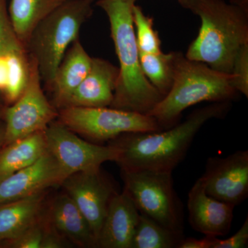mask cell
<instances>
[{
	"label": "cell",
	"mask_w": 248,
	"mask_h": 248,
	"mask_svg": "<svg viewBox=\"0 0 248 248\" xmlns=\"http://www.w3.org/2000/svg\"><path fill=\"white\" fill-rule=\"evenodd\" d=\"M230 108V102H215L193 111L171 128L124 134L112 143L120 150L117 163L122 169L172 172L185 158L200 129L208 121L224 117Z\"/></svg>",
	"instance_id": "cell-1"
},
{
	"label": "cell",
	"mask_w": 248,
	"mask_h": 248,
	"mask_svg": "<svg viewBox=\"0 0 248 248\" xmlns=\"http://www.w3.org/2000/svg\"><path fill=\"white\" fill-rule=\"evenodd\" d=\"M200 17L198 35L185 56L231 74L236 54L248 44V11L223 0H178Z\"/></svg>",
	"instance_id": "cell-2"
},
{
	"label": "cell",
	"mask_w": 248,
	"mask_h": 248,
	"mask_svg": "<svg viewBox=\"0 0 248 248\" xmlns=\"http://www.w3.org/2000/svg\"><path fill=\"white\" fill-rule=\"evenodd\" d=\"M136 0H98L107 14L120 62L119 78L110 107L148 115L164 96L143 75L133 21Z\"/></svg>",
	"instance_id": "cell-3"
},
{
	"label": "cell",
	"mask_w": 248,
	"mask_h": 248,
	"mask_svg": "<svg viewBox=\"0 0 248 248\" xmlns=\"http://www.w3.org/2000/svg\"><path fill=\"white\" fill-rule=\"evenodd\" d=\"M173 82L169 92L149 112L163 130L177 124L182 112L204 102H231L237 94L232 76L172 52Z\"/></svg>",
	"instance_id": "cell-4"
},
{
	"label": "cell",
	"mask_w": 248,
	"mask_h": 248,
	"mask_svg": "<svg viewBox=\"0 0 248 248\" xmlns=\"http://www.w3.org/2000/svg\"><path fill=\"white\" fill-rule=\"evenodd\" d=\"M94 1L70 0L42 19L31 32L25 48L48 90L62 59L92 16Z\"/></svg>",
	"instance_id": "cell-5"
},
{
	"label": "cell",
	"mask_w": 248,
	"mask_h": 248,
	"mask_svg": "<svg viewBox=\"0 0 248 248\" xmlns=\"http://www.w3.org/2000/svg\"><path fill=\"white\" fill-rule=\"evenodd\" d=\"M172 172L122 169L124 190L140 213L171 231L183 233L182 205L174 190Z\"/></svg>",
	"instance_id": "cell-6"
},
{
	"label": "cell",
	"mask_w": 248,
	"mask_h": 248,
	"mask_svg": "<svg viewBox=\"0 0 248 248\" xmlns=\"http://www.w3.org/2000/svg\"><path fill=\"white\" fill-rule=\"evenodd\" d=\"M58 117L72 131L96 141L115 140L124 134L163 130L151 116L112 107H65Z\"/></svg>",
	"instance_id": "cell-7"
},
{
	"label": "cell",
	"mask_w": 248,
	"mask_h": 248,
	"mask_svg": "<svg viewBox=\"0 0 248 248\" xmlns=\"http://www.w3.org/2000/svg\"><path fill=\"white\" fill-rule=\"evenodd\" d=\"M49 153L59 166L63 182L76 173L96 172L107 161L117 162L120 150L115 145L101 146L84 141L60 122L45 130Z\"/></svg>",
	"instance_id": "cell-8"
},
{
	"label": "cell",
	"mask_w": 248,
	"mask_h": 248,
	"mask_svg": "<svg viewBox=\"0 0 248 248\" xmlns=\"http://www.w3.org/2000/svg\"><path fill=\"white\" fill-rule=\"evenodd\" d=\"M32 59L30 79L24 92L5 112L4 145L45 131L59 113L46 97L37 63Z\"/></svg>",
	"instance_id": "cell-9"
},
{
	"label": "cell",
	"mask_w": 248,
	"mask_h": 248,
	"mask_svg": "<svg viewBox=\"0 0 248 248\" xmlns=\"http://www.w3.org/2000/svg\"><path fill=\"white\" fill-rule=\"evenodd\" d=\"M200 179L208 195L235 208L248 196V151L208 158Z\"/></svg>",
	"instance_id": "cell-10"
},
{
	"label": "cell",
	"mask_w": 248,
	"mask_h": 248,
	"mask_svg": "<svg viewBox=\"0 0 248 248\" xmlns=\"http://www.w3.org/2000/svg\"><path fill=\"white\" fill-rule=\"evenodd\" d=\"M62 185L87 220L97 246V238L108 207L116 194L113 187L101 170L76 173L67 178Z\"/></svg>",
	"instance_id": "cell-11"
},
{
	"label": "cell",
	"mask_w": 248,
	"mask_h": 248,
	"mask_svg": "<svg viewBox=\"0 0 248 248\" xmlns=\"http://www.w3.org/2000/svg\"><path fill=\"white\" fill-rule=\"evenodd\" d=\"M62 184L56 160L47 151L34 164L0 179V205L31 197Z\"/></svg>",
	"instance_id": "cell-12"
},
{
	"label": "cell",
	"mask_w": 248,
	"mask_h": 248,
	"mask_svg": "<svg viewBox=\"0 0 248 248\" xmlns=\"http://www.w3.org/2000/svg\"><path fill=\"white\" fill-rule=\"evenodd\" d=\"M234 207L210 197L199 179L189 192L188 220L195 231L205 236H225L231 231Z\"/></svg>",
	"instance_id": "cell-13"
},
{
	"label": "cell",
	"mask_w": 248,
	"mask_h": 248,
	"mask_svg": "<svg viewBox=\"0 0 248 248\" xmlns=\"http://www.w3.org/2000/svg\"><path fill=\"white\" fill-rule=\"evenodd\" d=\"M118 78V67L104 59L93 58L89 73L63 108L110 107Z\"/></svg>",
	"instance_id": "cell-14"
},
{
	"label": "cell",
	"mask_w": 248,
	"mask_h": 248,
	"mask_svg": "<svg viewBox=\"0 0 248 248\" xmlns=\"http://www.w3.org/2000/svg\"><path fill=\"white\" fill-rule=\"evenodd\" d=\"M140 212L124 190L111 199L97 238L98 247L131 248Z\"/></svg>",
	"instance_id": "cell-15"
},
{
	"label": "cell",
	"mask_w": 248,
	"mask_h": 248,
	"mask_svg": "<svg viewBox=\"0 0 248 248\" xmlns=\"http://www.w3.org/2000/svg\"><path fill=\"white\" fill-rule=\"evenodd\" d=\"M92 60L79 39L67 50L49 89L53 93L54 102L60 109L65 107L75 90L87 76Z\"/></svg>",
	"instance_id": "cell-16"
},
{
	"label": "cell",
	"mask_w": 248,
	"mask_h": 248,
	"mask_svg": "<svg viewBox=\"0 0 248 248\" xmlns=\"http://www.w3.org/2000/svg\"><path fill=\"white\" fill-rule=\"evenodd\" d=\"M32 60L25 46L15 41L0 52V92L14 103L30 79Z\"/></svg>",
	"instance_id": "cell-17"
},
{
	"label": "cell",
	"mask_w": 248,
	"mask_h": 248,
	"mask_svg": "<svg viewBox=\"0 0 248 248\" xmlns=\"http://www.w3.org/2000/svg\"><path fill=\"white\" fill-rule=\"evenodd\" d=\"M50 215L53 226L59 232L83 247L97 246L87 220L68 194L55 199Z\"/></svg>",
	"instance_id": "cell-18"
},
{
	"label": "cell",
	"mask_w": 248,
	"mask_h": 248,
	"mask_svg": "<svg viewBox=\"0 0 248 248\" xmlns=\"http://www.w3.org/2000/svg\"><path fill=\"white\" fill-rule=\"evenodd\" d=\"M43 192L0 205V241H13L37 222Z\"/></svg>",
	"instance_id": "cell-19"
},
{
	"label": "cell",
	"mask_w": 248,
	"mask_h": 248,
	"mask_svg": "<svg viewBox=\"0 0 248 248\" xmlns=\"http://www.w3.org/2000/svg\"><path fill=\"white\" fill-rule=\"evenodd\" d=\"M48 151L45 131L16 140L0 151V179L34 164Z\"/></svg>",
	"instance_id": "cell-20"
},
{
	"label": "cell",
	"mask_w": 248,
	"mask_h": 248,
	"mask_svg": "<svg viewBox=\"0 0 248 248\" xmlns=\"http://www.w3.org/2000/svg\"><path fill=\"white\" fill-rule=\"evenodd\" d=\"M70 0H11L9 18L18 40L25 46L36 26Z\"/></svg>",
	"instance_id": "cell-21"
},
{
	"label": "cell",
	"mask_w": 248,
	"mask_h": 248,
	"mask_svg": "<svg viewBox=\"0 0 248 248\" xmlns=\"http://www.w3.org/2000/svg\"><path fill=\"white\" fill-rule=\"evenodd\" d=\"M183 233L171 231L140 213L131 248H175Z\"/></svg>",
	"instance_id": "cell-22"
},
{
	"label": "cell",
	"mask_w": 248,
	"mask_h": 248,
	"mask_svg": "<svg viewBox=\"0 0 248 248\" xmlns=\"http://www.w3.org/2000/svg\"><path fill=\"white\" fill-rule=\"evenodd\" d=\"M140 61L146 79L164 97L173 82L172 52L140 53Z\"/></svg>",
	"instance_id": "cell-23"
},
{
	"label": "cell",
	"mask_w": 248,
	"mask_h": 248,
	"mask_svg": "<svg viewBox=\"0 0 248 248\" xmlns=\"http://www.w3.org/2000/svg\"><path fill=\"white\" fill-rule=\"evenodd\" d=\"M133 21L140 53L161 52V41L157 31L155 30L153 18L147 16L141 6L135 4L133 8Z\"/></svg>",
	"instance_id": "cell-24"
},
{
	"label": "cell",
	"mask_w": 248,
	"mask_h": 248,
	"mask_svg": "<svg viewBox=\"0 0 248 248\" xmlns=\"http://www.w3.org/2000/svg\"><path fill=\"white\" fill-rule=\"evenodd\" d=\"M231 74L232 85L238 93L248 97V44L241 47L233 63Z\"/></svg>",
	"instance_id": "cell-25"
},
{
	"label": "cell",
	"mask_w": 248,
	"mask_h": 248,
	"mask_svg": "<svg viewBox=\"0 0 248 248\" xmlns=\"http://www.w3.org/2000/svg\"><path fill=\"white\" fill-rule=\"evenodd\" d=\"M45 231L37 222L16 239L10 241L11 247L41 248Z\"/></svg>",
	"instance_id": "cell-26"
},
{
	"label": "cell",
	"mask_w": 248,
	"mask_h": 248,
	"mask_svg": "<svg viewBox=\"0 0 248 248\" xmlns=\"http://www.w3.org/2000/svg\"><path fill=\"white\" fill-rule=\"evenodd\" d=\"M16 40H19L11 25L5 0H0V52Z\"/></svg>",
	"instance_id": "cell-27"
},
{
	"label": "cell",
	"mask_w": 248,
	"mask_h": 248,
	"mask_svg": "<svg viewBox=\"0 0 248 248\" xmlns=\"http://www.w3.org/2000/svg\"><path fill=\"white\" fill-rule=\"evenodd\" d=\"M248 245V217L239 231L226 239L217 238L213 248H244Z\"/></svg>",
	"instance_id": "cell-28"
},
{
	"label": "cell",
	"mask_w": 248,
	"mask_h": 248,
	"mask_svg": "<svg viewBox=\"0 0 248 248\" xmlns=\"http://www.w3.org/2000/svg\"><path fill=\"white\" fill-rule=\"evenodd\" d=\"M217 237L205 236L202 239L186 238L181 240L177 248H213Z\"/></svg>",
	"instance_id": "cell-29"
},
{
	"label": "cell",
	"mask_w": 248,
	"mask_h": 248,
	"mask_svg": "<svg viewBox=\"0 0 248 248\" xmlns=\"http://www.w3.org/2000/svg\"><path fill=\"white\" fill-rule=\"evenodd\" d=\"M63 247L61 239L51 232L45 233L41 248H60Z\"/></svg>",
	"instance_id": "cell-30"
},
{
	"label": "cell",
	"mask_w": 248,
	"mask_h": 248,
	"mask_svg": "<svg viewBox=\"0 0 248 248\" xmlns=\"http://www.w3.org/2000/svg\"><path fill=\"white\" fill-rule=\"evenodd\" d=\"M230 3L239 6V7L248 11V0H231Z\"/></svg>",
	"instance_id": "cell-31"
},
{
	"label": "cell",
	"mask_w": 248,
	"mask_h": 248,
	"mask_svg": "<svg viewBox=\"0 0 248 248\" xmlns=\"http://www.w3.org/2000/svg\"><path fill=\"white\" fill-rule=\"evenodd\" d=\"M4 128H0V151H1V146L4 145Z\"/></svg>",
	"instance_id": "cell-32"
},
{
	"label": "cell",
	"mask_w": 248,
	"mask_h": 248,
	"mask_svg": "<svg viewBox=\"0 0 248 248\" xmlns=\"http://www.w3.org/2000/svg\"><path fill=\"white\" fill-rule=\"evenodd\" d=\"M138 1V0H136V1Z\"/></svg>",
	"instance_id": "cell-33"
}]
</instances>
